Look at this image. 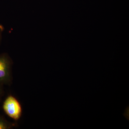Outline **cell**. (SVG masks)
I'll return each instance as SVG.
<instances>
[{"label": "cell", "mask_w": 129, "mask_h": 129, "mask_svg": "<svg viewBox=\"0 0 129 129\" xmlns=\"http://www.w3.org/2000/svg\"><path fill=\"white\" fill-rule=\"evenodd\" d=\"M14 124L8 121L3 116L0 115V129L13 128Z\"/></svg>", "instance_id": "3957f363"}, {"label": "cell", "mask_w": 129, "mask_h": 129, "mask_svg": "<svg viewBox=\"0 0 129 129\" xmlns=\"http://www.w3.org/2000/svg\"><path fill=\"white\" fill-rule=\"evenodd\" d=\"M3 109L6 114L14 120H18L22 116L21 104L16 98L13 96H8L5 99Z\"/></svg>", "instance_id": "7a4b0ae2"}, {"label": "cell", "mask_w": 129, "mask_h": 129, "mask_svg": "<svg viewBox=\"0 0 129 129\" xmlns=\"http://www.w3.org/2000/svg\"><path fill=\"white\" fill-rule=\"evenodd\" d=\"M4 30V27L2 24H0V44L2 39L3 34Z\"/></svg>", "instance_id": "277c9868"}, {"label": "cell", "mask_w": 129, "mask_h": 129, "mask_svg": "<svg viewBox=\"0 0 129 129\" xmlns=\"http://www.w3.org/2000/svg\"><path fill=\"white\" fill-rule=\"evenodd\" d=\"M12 60L7 53L0 55V85H10L12 83Z\"/></svg>", "instance_id": "6da1fadb"}, {"label": "cell", "mask_w": 129, "mask_h": 129, "mask_svg": "<svg viewBox=\"0 0 129 129\" xmlns=\"http://www.w3.org/2000/svg\"><path fill=\"white\" fill-rule=\"evenodd\" d=\"M4 91L3 89V86L0 85V101L4 95Z\"/></svg>", "instance_id": "5b68a950"}]
</instances>
